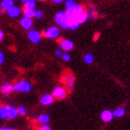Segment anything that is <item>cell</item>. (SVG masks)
Returning <instances> with one entry per match:
<instances>
[{
    "label": "cell",
    "mask_w": 130,
    "mask_h": 130,
    "mask_svg": "<svg viewBox=\"0 0 130 130\" xmlns=\"http://www.w3.org/2000/svg\"><path fill=\"white\" fill-rule=\"evenodd\" d=\"M18 110L14 106H0V118L1 119H14L18 116Z\"/></svg>",
    "instance_id": "cell-1"
},
{
    "label": "cell",
    "mask_w": 130,
    "mask_h": 130,
    "mask_svg": "<svg viewBox=\"0 0 130 130\" xmlns=\"http://www.w3.org/2000/svg\"><path fill=\"white\" fill-rule=\"evenodd\" d=\"M13 90L23 93L30 92L32 90V85L27 81H19L13 85Z\"/></svg>",
    "instance_id": "cell-2"
},
{
    "label": "cell",
    "mask_w": 130,
    "mask_h": 130,
    "mask_svg": "<svg viewBox=\"0 0 130 130\" xmlns=\"http://www.w3.org/2000/svg\"><path fill=\"white\" fill-rule=\"evenodd\" d=\"M55 22L59 26L61 27V29L66 30L68 29V22H67V17L65 15V12L60 11L55 15Z\"/></svg>",
    "instance_id": "cell-3"
},
{
    "label": "cell",
    "mask_w": 130,
    "mask_h": 130,
    "mask_svg": "<svg viewBox=\"0 0 130 130\" xmlns=\"http://www.w3.org/2000/svg\"><path fill=\"white\" fill-rule=\"evenodd\" d=\"M44 36H46L48 39H56L60 35V30L56 26H50L44 32Z\"/></svg>",
    "instance_id": "cell-4"
},
{
    "label": "cell",
    "mask_w": 130,
    "mask_h": 130,
    "mask_svg": "<svg viewBox=\"0 0 130 130\" xmlns=\"http://www.w3.org/2000/svg\"><path fill=\"white\" fill-rule=\"evenodd\" d=\"M52 96L57 100H63L67 96V91L63 87H56L52 90Z\"/></svg>",
    "instance_id": "cell-5"
},
{
    "label": "cell",
    "mask_w": 130,
    "mask_h": 130,
    "mask_svg": "<svg viewBox=\"0 0 130 130\" xmlns=\"http://www.w3.org/2000/svg\"><path fill=\"white\" fill-rule=\"evenodd\" d=\"M28 38L29 40L34 44H37L40 42L41 40V35L40 32L35 30H30V32H28Z\"/></svg>",
    "instance_id": "cell-6"
},
{
    "label": "cell",
    "mask_w": 130,
    "mask_h": 130,
    "mask_svg": "<svg viewBox=\"0 0 130 130\" xmlns=\"http://www.w3.org/2000/svg\"><path fill=\"white\" fill-rule=\"evenodd\" d=\"M74 83H75V78L73 73H68L65 76V84L66 87L69 89V91H73V87H74Z\"/></svg>",
    "instance_id": "cell-7"
},
{
    "label": "cell",
    "mask_w": 130,
    "mask_h": 130,
    "mask_svg": "<svg viewBox=\"0 0 130 130\" xmlns=\"http://www.w3.org/2000/svg\"><path fill=\"white\" fill-rule=\"evenodd\" d=\"M20 24L24 30H31L32 26V18H28V17H22L21 21H20Z\"/></svg>",
    "instance_id": "cell-8"
},
{
    "label": "cell",
    "mask_w": 130,
    "mask_h": 130,
    "mask_svg": "<svg viewBox=\"0 0 130 130\" xmlns=\"http://www.w3.org/2000/svg\"><path fill=\"white\" fill-rule=\"evenodd\" d=\"M54 102V97L52 94H45L40 99V103L43 106H50Z\"/></svg>",
    "instance_id": "cell-9"
},
{
    "label": "cell",
    "mask_w": 130,
    "mask_h": 130,
    "mask_svg": "<svg viewBox=\"0 0 130 130\" xmlns=\"http://www.w3.org/2000/svg\"><path fill=\"white\" fill-rule=\"evenodd\" d=\"M60 45L61 46V48L65 51H70L73 48L74 46V44H73V41H71L70 39H62V40L60 42Z\"/></svg>",
    "instance_id": "cell-10"
},
{
    "label": "cell",
    "mask_w": 130,
    "mask_h": 130,
    "mask_svg": "<svg viewBox=\"0 0 130 130\" xmlns=\"http://www.w3.org/2000/svg\"><path fill=\"white\" fill-rule=\"evenodd\" d=\"M113 113H112V111H111L110 110H105V111H103L101 113H100V118L102 120L103 122L105 123H109L111 122V120L113 119Z\"/></svg>",
    "instance_id": "cell-11"
},
{
    "label": "cell",
    "mask_w": 130,
    "mask_h": 130,
    "mask_svg": "<svg viewBox=\"0 0 130 130\" xmlns=\"http://www.w3.org/2000/svg\"><path fill=\"white\" fill-rule=\"evenodd\" d=\"M7 13L10 18H17V17H19L21 15V8L19 7L13 6L8 10H7Z\"/></svg>",
    "instance_id": "cell-12"
},
{
    "label": "cell",
    "mask_w": 130,
    "mask_h": 130,
    "mask_svg": "<svg viewBox=\"0 0 130 130\" xmlns=\"http://www.w3.org/2000/svg\"><path fill=\"white\" fill-rule=\"evenodd\" d=\"M1 92L4 94V95H8V94H10L11 91L13 90V85L9 84V83H6V84H3L1 86Z\"/></svg>",
    "instance_id": "cell-13"
},
{
    "label": "cell",
    "mask_w": 130,
    "mask_h": 130,
    "mask_svg": "<svg viewBox=\"0 0 130 130\" xmlns=\"http://www.w3.org/2000/svg\"><path fill=\"white\" fill-rule=\"evenodd\" d=\"M1 8H2L3 10H8L11 7H13L14 6V2L13 0H2L1 1Z\"/></svg>",
    "instance_id": "cell-14"
},
{
    "label": "cell",
    "mask_w": 130,
    "mask_h": 130,
    "mask_svg": "<svg viewBox=\"0 0 130 130\" xmlns=\"http://www.w3.org/2000/svg\"><path fill=\"white\" fill-rule=\"evenodd\" d=\"M86 12L87 14L88 19L95 20L97 18V8H96V7H90Z\"/></svg>",
    "instance_id": "cell-15"
},
{
    "label": "cell",
    "mask_w": 130,
    "mask_h": 130,
    "mask_svg": "<svg viewBox=\"0 0 130 130\" xmlns=\"http://www.w3.org/2000/svg\"><path fill=\"white\" fill-rule=\"evenodd\" d=\"M112 113H113L114 117H117V118H122V117L125 114V109L123 108V107H121V108H117L112 111Z\"/></svg>",
    "instance_id": "cell-16"
},
{
    "label": "cell",
    "mask_w": 130,
    "mask_h": 130,
    "mask_svg": "<svg viewBox=\"0 0 130 130\" xmlns=\"http://www.w3.org/2000/svg\"><path fill=\"white\" fill-rule=\"evenodd\" d=\"M49 121H50V118L46 113L40 114L39 117H38V122L40 123V124H42V125H47L49 123Z\"/></svg>",
    "instance_id": "cell-17"
},
{
    "label": "cell",
    "mask_w": 130,
    "mask_h": 130,
    "mask_svg": "<svg viewBox=\"0 0 130 130\" xmlns=\"http://www.w3.org/2000/svg\"><path fill=\"white\" fill-rule=\"evenodd\" d=\"M77 22H79V24H81V23H84L87 19H88V17H87V14L86 11H83L81 13L79 14L78 16H77Z\"/></svg>",
    "instance_id": "cell-18"
},
{
    "label": "cell",
    "mask_w": 130,
    "mask_h": 130,
    "mask_svg": "<svg viewBox=\"0 0 130 130\" xmlns=\"http://www.w3.org/2000/svg\"><path fill=\"white\" fill-rule=\"evenodd\" d=\"M94 60V56L90 53H87L84 56V61L86 64H91Z\"/></svg>",
    "instance_id": "cell-19"
},
{
    "label": "cell",
    "mask_w": 130,
    "mask_h": 130,
    "mask_svg": "<svg viewBox=\"0 0 130 130\" xmlns=\"http://www.w3.org/2000/svg\"><path fill=\"white\" fill-rule=\"evenodd\" d=\"M36 7V2L35 0H28L27 2L24 4V8H30V9H35Z\"/></svg>",
    "instance_id": "cell-20"
},
{
    "label": "cell",
    "mask_w": 130,
    "mask_h": 130,
    "mask_svg": "<svg viewBox=\"0 0 130 130\" xmlns=\"http://www.w3.org/2000/svg\"><path fill=\"white\" fill-rule=\"evenodd\" d=\"M76 5H77V4H76L73 0H67V1L65 2V7H66L67 9H73Z\"/></svg>",
    "instance_id": "cell-21"
},
{
    "label": "cell",
    "mask_w": 130,
    "mask_h": 130,
    "mask_svg": "<svg viewBox=\"0 0 130 130\" xmlns=\"http://www.w3.org/2000/svg\"><path fill=\"white\" fill-rule=\"evenodd\" d=\"M23 15L28 18H32L34 17V9H30V8H23Z\"/></svg>",
    "instance_id": "cell-22"
},
{
    "label": "cell",
    "mask_w": 130,
    "mask_h": 130,
    "mask_svg": "<svg viewBox=\"0 0 130 130\" xmlns=\"http://www.w3.org/2000/svg\"><path fill=\"white\" fill-rule=\"evenodd\" d=\"M34 17L35 19H41L43 17V12L40 9H34Z\"/></svg>",
    "instance_id": "cell-23"
},
{
    "label": "cell",
    "mask_w": 130,
    "mask_h": 130,
    "mask_svg": "<svg viewBox=\"0 0 130 130\" xmlns=\"http://www.w3.org/2000/svg\"><path fill=\"white\" fill-rule=\"evenodd\" d=\"M17 110H18V113L21 114V115H22V116L26 115V113H27V110H26V108H25V107H23V106H21V107H19Z\"/></svg>",
    "instance_id": "cell-24"
},
{
    "label": "cell",
    "mask_w": 130,
    "mask_h": 130,
    "mask_svg": "<svg viewBox=\"0 0 130 130\" xmlns=\"http://www.w3.org/2000/svg\"><path fill=\"white\" fill-rule=\"evenodd\" d=\"M60 57L62 58V60H64V61H70L71 60V55L68 53V52H65V53H62L61 54V56Z\"/></svg>",
    "instance_id": "cell-25"
},
{
    "label": "cell",
    "mask_w": 130,
    "mask_h": 130,
    "mask_svg": "<svg viewBox=\"0 0 130 130\" xmlns=\"http://www.w3.org/2000/svg\"><path fill=\"white\" fill-rule=\"evenodd\" d=\"M4 61H5V56H4L2 51H0V65L3 64Z\"/></svg>",
    "instance_id": "cell-26"
},
{
    "label": "cell",
    "mask_w": 130,
    "mask_h": 130,
    "mask_svg": "<svg viewBox=\"0 0 130 130\" xmlns=\"http://www.w3.org/2000/svg\"><path fill=\"white\" fill-rule=\"evenodd\" d=\"M39 130H51V127L47 125H44L39 128Z\"/></svg>",
    "instance_id": "cell-27"
},
{
    "label": "cell",
    "mask_w": 130,
    "mask_h": 130,
    "mask_svg": "<svg viewBox=\"0 0 130 130\" xmlns=\"http://www.w3.org/2000/svg\"><path fill=\"white\" fill-rule=\"evenodd\" d=\"M61 54H62V52H61V50H60V49H57V50L55 51V56H56V57H60Z\"/></svg>",
    "instance_id": "cell-28"
},
{
    "label": "cell",
    "mask_w": 130,
    "mask_h": 130,
    "mask_svg": "<svg viewBox=\"0 0 130 130\" xmlns=\"http://www.w3.org/2000/svg\"><path fill=\"white\" fill-rule=\"evenodd\" d=\"M3 37H4V32L2 30H0V42L3 40Z\"/></svg>",
    "instance_id": "cell-29"
},
{
    "label": "cell",
    "mask_w": 130,
    "mask_h": 130,
    "mask_svg": "<svg viewBox=\"0 0 130 130\" xmlns=\"http://www.w3.org/2000/svg\"><path fill=\"white\" fill-rule=\"evenodd\" d=\"M0 130H16V129L10 127H0Z\"/></svg>",
    "instance_id": "cell-30"
},
{
    "label": "cell",
    "mask_w": 130,
    "mask_h": 130,
    "mask_svg": "<svg viewBox=\"0 0 130 130\" xmlns=\"http://www.w3.org/2000/svg\"><path fill=\"white\" fill-rule=\"evenodd\" d=\"M54 3H56V4H60V3H61V2H63L64 0H52Z\"/></svg>",
    "instance_id": "cell-31"
},
{
    "label": "cell",
    "mask_w": 130,
    "mask_h": 130,
    "mask_svg": "<svg viewBox=\"0 0 130 130\" xmlns=\"http://www.w3.org/2000/svg\"><path fill=\"white\" fill-rule=\"evenodd\" d=\"M21 1H22V3H24V4H25V3L27 2L28 0H21Z\"/></svg>",
    "instance_id": "cell-32"
},
{
    "label": "cell",
    "mask_w": 130,
    "mask_h": 130,
    "mask_svg": "<svg viewBox=\"0 0 130 130\" xmlns=\"http://www.w3.org/2000/svg\"><path fill=\"white\" fill-rule=\"evenodd\" d=\"M39 1H42V2H45V1H46V0H39Z\"/></svg>",
    "instance_id": "cell-33"
},
{
    "label": "cell",
    "mask_w": 130,
    "mask_h": 130,
    "mask_svg": "<svg viewBox=\"0 0 130 130\" xmlns=\"http://www.w3.org/2000/svg\"><path fill=\"white\" fill-rule=\"evenodd\" d=\"M13 1H18V0H13Z\"/></svg>",
    "instance_id": "cell-34"
}]
</instances>
